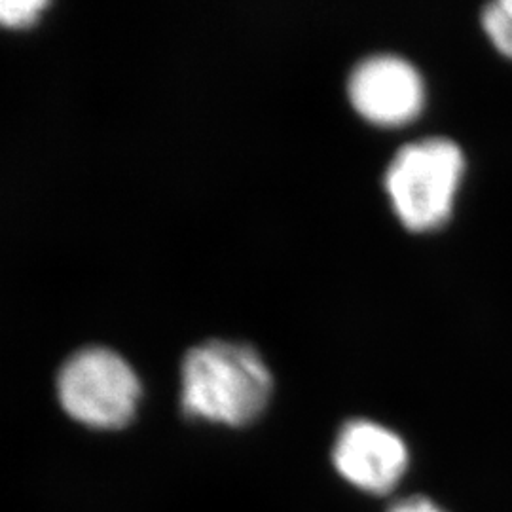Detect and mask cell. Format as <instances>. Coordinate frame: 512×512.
<instances>
[{"label": "cell", "instance_id": "6da1fadb", "mask_svg": "<svg viewBox=\"0 0 512 512\" xmlns=\"http://www.w3.org/2000/svg\"><path fill=\"white\" fill-rule=\"evenodd\" d=\"M181 408L192 420L243 427L262 416L274 378L249 344L211 340L190 349L181 372Z\"/></svg>", "mask_w": 512, "mask_h": 512}, {"label": "cell", "instance_id": "7a4b0ae2", "mask_svg": "<svg viewBox=\"0 0 512 512\" xmlns=\"http://www.w3.org/2000/svg\"><path fill=\"white\" fill-rule=\"evenodd\" d=\"M465 173V154L448 137H425L399 148L385 169L389 203L412 232H431L450 219Z\"/></svg>", "mask_w": 512, "mask_h": 512}, {"label": "cell", "instance_id": "8992f818", "mask_svg": "<svg viewBox=\"0 0 512 512\" xmlns=\"http://www.w3.org/2000/svg\"><path fill=\"white\" fill-rule=\"evenodd\" d=\"M484 33L495 48L512 59V0H495L482 10Z\"/></svg>", "mask_w": 512, "mask_h": 512}, {"label": "cell", "instance_id": "3957f363", "mask_svg": "<svg viewBox=\"0 0 512 512\" xmlns=\"http://www.w3.org/2000/svg\"><path fill=\"white\" fill-rule=\"evenodd\" d=\"M143 387L124 357L107 348L76 351L57 376V399L74 421L120 429L133 420Z\"/></svg>", "mask_w": 512, "mask_h": 512}, {"label": "cell", "instance_id": "277c9868", "mask_svg": "<svg viewBox=\"0 0 512 512\" xmlns=\"http://www.w3.org/2000/svg\"><path fill=\"white\" fill-rule=\"evenodd\" d=\"M348 97L366 122L399 128L420 116L425 82L418 67L401 55H368L349 74Z\"/></svg>", "mask_w": 512, "mask_h": 512}, {"label": "cell", "instance_id": "52a82bcc", "mask_svg": "<svg viewBox=\"0 0 512 512\" xmlns=\"http://www.w3.org/2000/svg\"><path fill=\"white\" fill-rule=\"evenodd\" d=\"M46 8H48V2L44 0L0 2V27L29 29L37 23Z\"/></svg>", "mask_w": 512, "mask_h": 512}, {"label": "cell", "instance_id": "5b68a950", "mask_svg": "<svg viewBox=\"0 0 512 512\" xmlns=\"http://www.w3.org/2000/svg\"><path fill=\"white\" fill-rule=\"evenodd\" d=\"M330 459L349 486L365 494L387 495L408 473L410 450L393 429L357 418L340 427Z\"/></svg>", "mask_w": 512, "mask_h": 512}, {"label": "cell", "instance_id": "ba28073f", "mask_svg": "<svg viewBox=\"0 0 512 512\" xmlns=\"http://www.w3.org/2000/svg\"><path fill=\"white\" fill-rule=\"evenodd\" d=\"M385 512H446L439 507L433 499L429 497H421V495H412V497H404L399 499L397 503H393Z\"/></svg>", "mask_w": 512, "mask_h": 512}]
</instances>
